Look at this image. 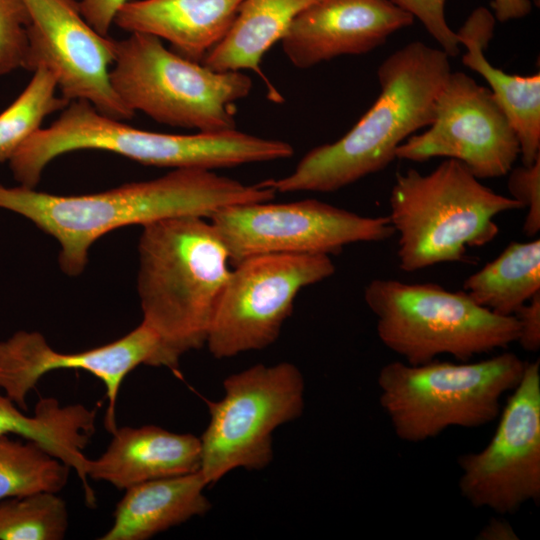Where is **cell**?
<instances>
[{
  "mask_svg": "<svg viewBox=\"0 0 540 540\" xmlns=\"http://www.w3.org/2000/svg\"><path fill=\"white\" fill-rule=\"evenodd\" d=\"M275 195L261 182L248 185L213 170L173 169L155 179L84 195L0 183V209L25 217L52 236L60 246V269L75 277L85 270L91 245L120 227L182 216L209 219L221 208L271 201Z\"/></svg>",
  "mask_w": 540,
  "mask_h": 540,
  "instance_id": "1",
  "label": "cell"
},
{
  "mask_svg": "<svg viewBox=\"0 0 540 540\" xmlns=\"http://www.w3.org/2000/svg\"><path fill=\"white\" fill-rule=\"evenodd\" d=\"M451 72L442 49L406 44L381 63L378 98L343 137L311 149L289 175L262 183L276 193H326L385 169L406 139L431 124Z\"/></svg>",
  "mask_w": 540,
  "mask_h": 540,
  "instance_id": "2",
  "label": "cell"
},
{
  "mask_svg": "<svg viewBox=\"0 0 540 540\" xmlns=\"http://www.w3.org/2000/svg\"><path fill=\"white\" fill-rule=\"evenodd\" d=\"M207 218L182 216L143 226L137 290L142 322L160 342L158 367L206 345L231 270L228 251Z\"/></svg>",
  "mask_w": 540,
  "mask_h": 540,
  "instance_id": "3",
  "label": "cell"
},
{
  "mask_svg": "<svg viewBox=\"0 0 540 540\" xmlns=\"http://www.w3.org/2000/svg\"><path fill=\"white\" fill-rule=\"evenodd\" d=\"M112 152L143 165L214 170L289 158L293 147L241 131L168 134L132 127L71 101L49 126L30 136L7 162L19 185L36 188L48 164L73 151Z\"/></svg>",
  "mask_w": 540,
  "mask_h": 540,
  "instance_id": "4",
  "label": "cell"
},
{
  "mask_svg": "<svg viewBox=\"0 0 540 540\" xmlns=\"http://www.w3.org/2000/svg\"><path fill=\"white\" fill-rule=\"evenodd\" d=\"M522 209L512 197L485 186L469 169L446 159L422 174L397 173L389 197V221L398 234L397 258L405 272L441 263H466L467 249L499 233L495 218Z\"/></svg>",
  "mask_w": 540,
  "mask_h": 540,
  "instance_id": "5",
  "label": "cell"
},
{
  "mask_svg": "<svg viewBox=\"0 0 540 540\" xmlns=\"http://www.w3.org/2000/svg\"><path fill=\"white\" fill-rule=\"evenodd\" d=\"M525 365L512 352L478 362L393 361L379 371V402L399 439L426 441L450 427L494 421L502 396L518 385Z\"/></svg>",
  "mask_w": 540,
  "mask_h": 540,
  "instance_id": "6",
  "label": "cell"
},
{
  "mask_svg": "<svg viewBox=\"0 0 540 540\" xmlns=\"http://www.w3.org/2000/svg\"><path fill=\"white\" fill-rule=\"evenodd\" d=\"M129 34L115 40L109 79L132 112L204 133L236 129V102L249 95L250 77L241 71H216L187 59L155 36Z\"/></svg>",
  "mask_w": 540,
  "mask_h": 540,
  "instance_id": "7",
  "label": "cell"
},
{
  "mask_svg": "<svg viewBox=\"0 0 540 540\" xmlns=\"http://www.w3.org/2000/svg\"><path fill=\"white\" fill-rule=\"evenodd\" d=\"M364 300L376 317L380 341L411 365L444 354L465 362L506 349L518 338L514 315H498L463 290L376 278L365 286Z\"/></svg>",
  "mask_w": 540,
  "mask_h": 540,
  "instance_id": "8",
  "label": "cell"
},
{
  "mask_svg": "<svg viewBox=\"0 0 540 540\" xmlns=\"http://www.w3.org/2000/svg\"><path fill=\"white\" fill-rule=\"evenodd\" d=\"M224 396L208 401L210 421L200 437V472L208 486L229 472L261 470L273 460V433L299 418L305 381L290 362L257 364L229 375Z\"/></svg>",
  "mask_w": 540,
  "mask_h": 540,
  "instance_id": "9",
  "label": "cell"
},
{
  "mask_svg": "<svg viewBox=\"0 0 540 540\" xmlns=\"http://www.w3.org/2000/svg\"><path fill=\"white\" fill-rule=\"evenodd\" d=\"M234 266L206 341L217 359L272 345L298 293L335 272L331 257L324 254H264Z\"/></svg>",
  "mask_w": 540,
  "mask_h": 540,
  "instance_id": "10",
  "label": "cell"
},
{
  "mask_svg": "<svg viewBox=\"0 0 540 540\" xmlns=\"http://www.w3.org/2000/svg\"><path fill=\"white\" fill-rule=\"evenodd\" d=\"M230 263L264 254H338L395 235L388 216L368 217L316 200L231 205L209 218Z\"/></svg>",
  "mask_w": 540,
  "mask_h": 540,
  "instance_id": "11",
  "label": "cell"
},
{
  "mask_svg": "<svg viewBox=\"0 0 540 540\" xmlns=\"http://www.w3.org/2000/svg\"><path fill=\"white\" fill-rule=\"evenodd\" d=\"M489 443L459 457V489L476 508L513 514L540 499V361L526 363Z\"/></svg>",
  "mask_w": 540,
  "mask_h": 540,
  "instance_id": "12",
  "label": "cell"
},
{
  "mask_svg": "<svg viewBox=\"0 0 540 540\" xmlns=\"http://www.w3.org/2000/svg\"><path fill=\"white\" fill-rule=\"evenodd\" d=\"M454 159L478 179L507 175L520 157L517 135L491 91L463 72H451L424 132L396 150V158Z\"/></svg>",
  "mask_w": 540,
  "mask_h": 540,
  "instance_id": "13",
  "label": "cell"
},
{
  "mask_svg": "<svg viewBox=\"0 0 540 540\" xmlns=\"http://www.w3.org/2000/svg\"><path fill=\"white\" fill-rule=\"evenodd\" d=\"M29 16L24 69H48L68 101L84 100L110 118L134 117L111 86L115 40L84 18L78 0H22Z\"/></svg>",
  "mask_w": 540,
  "mask_h": 540,
  "instance_id": "14",
  "label": "cell"
},
{
  "mask_svg": "<svg viewBox=\"0 0 540 540\" xmlns=\"http://www.w3.org/2000/svg\"><path fill=\"white\" fill-rule=\"evenodd\" d=\"M160 342L141 322L123 337L90 350L61 353L36 331L20 330L0 342V390L19 408L47 373L61 369L85 370L102 381L108 407L104 424L111 434L117 429L116 405L125 377L139 365L158 366Z\"/></svg>",
  "mask_w": 540,
  "mask_h": 540,
  "instance_id": "15",
  "label": "cell"
},
{
  "mask_svg": "<svg viewBox=\"0 0 540 540\" xmlns=\"http://www.w3.org/2000/svg\"><path fill=\"white\" fill-rule=\"evenodd\" d=\"M414 18L388 0H315L283 38L289 61L307 69L343 55L369 53Z\"/></svg>",
  "mask_w": 540,
  "mask_h": 540,
  "instance_id": "16",
  "label": "cell"
},
{
  "mask_svg": "<svg viewBox=\"0 0 540 540\" xmlns=\"http://www.w3.org/2000/svg\"><path fill=\"white\" fill-rule=\"evenodd\" d=\"M105 452L89 459L88 478L106 481L119 490L156 479L200 471L201 440L155 425L121 427Z\"/></svg>",
  "mask_w": 540,
  "mask_h": 540,
  "instance_id": "17",
  "label": "cell"
},
{
  "mask_svg": "<svg viewBox=\"0 0 540 540\" xmlns=\"http://www.w3.org/2000/svg\"><path fill=\"white\" fill-rule=\"evenodd\" d=\"M243 0H133L114 25L168 41L175 52L199 62L225 37Z\"/></svg>",
  "mask_w": 540,
  "mask_h": 540,
  "instance_id": "18",
  "label": "cell"
},
{
  "mask_svg": "<svg viewBox=\"0 0 540 540\" xmlns=\"http://www.w3.org/2000/svg\"><path fill=\"white\" fill-rule=\"evenodd\" d=\"M496 19L492 12L478 7L456 32L466 52L462 63L481 75L497 103L509 119L520 146L523 165L540 158V74H508L493 66L485 50L493 37Z\"/></svg>",
  "mask_w": 540,
  "mask_h": 540,
  "instance_id": "19",
  "label": "cell"
},
{
  "mask_svg": "<svg viewBox=\"0 0 540 540\" xmlns=\"http://www.w3.org/2000/svg\"><path fill=\"white\" fill-rule=\"evenodd\" d=\"M200 471L131 486L118 502L114 522L101 540H146L193 517L211 503Z\"/></svg>",
  "mask_w": 540,
  "mask_h": 540,
  "instance_id": "20",
  "label": "cell"
},
{
  "mask_svg": "<svg viewBox=\"0 0 540 540\" xmlns=\"http://www.w3.org/2000/svg\"><path fill=\"white\" fill-rule=\"evenodd\" d=\"M315 0H243L225 37L204 57L216 71L263 75L264 54L281 41L296 16Z\"/></svg>",
  "mask_w": 540,
  "mask_h": 540,
  "instance_id": "21",
  "label": "cell"
},
{
  "mask_svg": "<svg viewBox=\"0 0 540 540\" xmlns=\"http://www.w3.org/2000/svg\"><path fill=\"white\" fill-rule=\"evenodd\" d=\"M463 291L478 305L513 316L540 292V240L511 242L464 281Z\"/></svg>",
  "mask_w": 540,
  "mask_h": 540,
  "instance_id": "22",
  "label": "cell"
},
{
  "mask_svg": "<svg viewBox=\"0 0 540 540\" xmlns=\"http://www.w3.org/2000/svg\"><path fill=\"white\" fill-rule=\"evenodd\" d=\"M21 439L0 435V500L58 493L66 485L71 468L38 443Z\"/></svg>",
  "mask_w": 540,
  "mask_h": 540,
  "instance_id": "23",
  "label": "cell"
},
{
  "mask_svg": "<svg viewBox=\"0 0 540 540\" xmlns=\"http://www.w3.org/2000/svg\"><path fill=\"white\" fill-rule=\"evenodd\" d=\"M54 75L38 67L18 97L0 113V164L8 162L15 151L36 131L44 119L62 111L69 103L61 94Z\"/></svg>",
  "mask_w": 540,
  "mask_h": 540,
  "instance_id": "24",
  "label": "cell"
},
{
  "mask_svg": "<svg viewBox=\"0 0 540 540\" xmlns=\"http://www.w3.org/2000/svg\"><path fill=\"white\" fill-rule=\"evenodd\" d=\"M68 510L57 493H37L0 500V540H61Z\"/></svg>",
  "mask_w": 540,
  "mask_h": 540,
  "instance_id": "25",
  "label": "cell"
},
{
  "mask_svg": "<svg viewBox=\"0 0 540 540\" xmlns=\"http://www.w3.org/2000/svg\"><path fill=\"white\" fill-rule=\"evenodd\" d=\"M28 25L22 0H0V76L24 69Z\"/></svg>",
  "mask_w": 540,
  "mask_h": 540,
  "instance_id": "26",
  "label": "cell"
},
{
  "mask_svg": "<svg viewBox=\"0 0 540 540\" xmlns=\"http://www.w3.org/2000/svg\"><path fill=\"white\" fill-rule=\"evenodd\" d=\"M507 175L511 197L527 210L523 232L534 237L540 230V158L531 165L513 167Z\"/></svg>",
  "mask_w": 540,
  "mask_h": 540,
  "instance_id": "27",
  "label": "cell"
},
{
  "mask_svg": "<svg viewBox=\"0 0 540 540\" xmlns=\"http://www.w3.org/2000/svg\"><path fill=\"white\" fill-rule=\"evenodd\" d=\"M398 8L417 18L427 32L450 57L460 52V43L455 31L445 17L446 0H388Z\"/></svg>",
  "mask_w": 540,
  "mask_h": 540,
  "instance_id": "28",
  "label": "cell"
},
{
  "mask_svg": "<svg viewBox=\"0 0 540 540\" xmlns=\"http://www.w3.org/2000/svg\"><path fill=\"white\" fill-rule=\"evenodd\" d=\"M514 316L519 325L516 342L526 351L537 352L540 348V292L523 304Z\"/></svg>",
  "mask_w": 540,
  "mask_h": 540,
  "instance_id": "29",
  "label": "cell"
},
{
  "mask_svg": "<svg viewBox=\"0 0 540 540\" xmlns=\"http://www.w3.org/2000/svg\"><path fill=\"white\" fill-rule=\"evenodd\" d=\"M133 0H78L82 15L101 35L109 32L120 9Z\"/></svg>",
  "mask_w": 540,
  "mask_h": 540,
  "instance_id": "30",
  "label": "cell"
},
{
  "mask_svg": "<svg viewBox=\"0 0 540 540\" xmlns=\"http://www.w3.org/2000/svg\"><path fill=\"white\" fill-rule=\"evenodd\" d=\"M496 21L506 22L527 16L532 8L530 0H492Z\"/></svg>",
  "mask_w": 540,
  "mask_h": 540,
  "instance_id": "31",
  "label": "cell"
},
{
  "mask_svg": "<svg viewBox=\"0 0 540 540\" xmlns=\"http://www.w3.org/2000/svg\"><path fill=\"white\" fill-rule=\"evenodd\" d=\"M480 540H517L513 527L505 520L491 519L479 532Z\"/></svg>",
  "mask_w": 540,
  "mask_h": 540,
  "instance_id": "32",
  "label": "cell"
}]
</instances>
